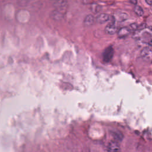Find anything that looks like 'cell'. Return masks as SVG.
Here are the masks:
<instances>
[{"label": "cell", "mask_w": 152, "mask_h": 152, "mask_svg": "<svg viewBox=\"0 0 152 152\" xmlns=\"http://www.w3.org/2000/svg\"><path fill=\"white\" fill-rule=\"evenodd\" d=\"M113 53H114V50L112 46L106 48L103 53V59L104 61L106 62L110 61L112 58L113 57Z\"/></svg>", "instance_id": "obj_1"}, {"label": "cell", "mask_w": 152, "mask_h": 152, "mask_svg": "<svg viewBox=\"0 0 152 152\" xmlns=\"http://www.w3.org/2000/svg\"><path fill=\"white\" fill-rule=\"evenodd\" d=\"M141 56L144 60L152 62V50L148 48H143L141 52Z\"/></svg>", "instance_id": "obj_2"}, {"label": "cell", "mask_w": 152, "mask_h": 152, "mask_svg": "<svg viewBox=\"0 0 152 152\" xmlns=\"http://www.w3.org/2000/svg\"><path fill=\"white\" fill-rule=\"evenodd\" d=\"M107 152H122L118 143L115 141H111L109 142L107 147Z\"/></svg>", "instance_id": "obj_3"}, {"label": "cell", "mask_w": 152, "mask_h": 152, "mask_svg": "<svg viewBox=\"0 0 152 152\" xmlns=\"http://www.w3.org/2000/svg\"><path fill=\"white\" fill-rule=\"evenodd\" d=\"M104 30L105 32L108 34H113L117 31V27L115 24L114 22H112L106 26Z\"/></svg>", "instance_id": "obj_4"}, {"label": "cell", "mask_w": 152, "mask_h": 152, "mask_svg": "<svg viewBox=\"0 0 152 152\" xmlns=\"http://www.w3.org/2000/svg\"><path fill=\"white\" fill-rule=\"evenodd\" d=\"M130 32H131V31L128 27H124L121 28L118 30V35L119 37L122 38V37L127 36L130 33Z\"/></svg>", "instance_id": "obj_5"}, {"label": "cell", "mask_w": 152, "mask_h": 152, "mask_svg": "<svg viewBox=\"0 0 152 152\" xmlns=\"http://www.w3.org/2000/svg\"><path fill=\"white\" fill-rule=\"evenodd\" d=\"M109 20V15L105 13H102L96 17V21L97 23L103 24L107 21Z\"/></svg>", "instance_id": "obj_6"}, {"label": "cell", "mask_w": 152, "mask_h": 152, "mask_svg": "<svg viewBox=\"0 0 152 152\" xmlns=\"http://www.w3.org/2000/svg\"><path fill=\"white\" fill-rule=\"evenodd\" d=\"M94 22V18L92 15H87L84 20V24L86 26H91Z\"/></svg>", "instance_id": "obj_7"}, {"label": "cell", "mask_w": 152, "mask_h": 152, "mask_svg": "<svg viewBox=\"0 0 152 152\" xmlns=\"http://www.w3.org/2000/svg\"><path fill=\"white\" fill-rule=\"evenodd\" d=\"M112 135L116 142L121 141L123 139V135L120 132H113L112 133Z\"/></svg>", "instance_id": "obj_8"}, {"label": "cell", "mask_w": 152, "mask_h": 152, "mask_svg": "<svg viewBox=\"0 0 152 152\" xmlns=\"http://www.w3.org/2000/svg\"><path fill=\"white\" fill-rule=\"evenodd\" d=\"M134 11L135 13L138 15V16H142L143 14V10L141 8V7L140 6H135L134 8Z\"/></svg>", "instance_id": "obj_9"}, {"label": "cell", "mask_w": 152, "mask_h": 152, "mask_svg": "<svg viewBox=\"0 0 152 152\" xmlns=\"http://www.w3.org/2000/svg\"><path fill=\"white\" fill-rule=\"evenodd\" d=\"M91 10H92L94 12H99V11L100 10L101 8H100V6H99V5L94 4H93V5H91Z\"/></svg>", "instance_id": "obj_10"}, {"label": "cell", "mask_w": 152, "mask_h": 152, "mask_svg": "<svg viewBox=\"0 0 152 152\" xmlns=\"http://www.w3.org/2000/svg\"><path fill=\"white\" fill-rule=\"evenodd\" d=\"M138 26L136 23H132V24H131L129 25V30H130L131 31H134L137 30Z\"/></svg>", "instance_id": "obj_11"}, {"label": "cell", "mask_w": 152, "mask_h": 152, "mask_svg": "<svg viewBox=\"0 0 152 152\" xmlns=\"http://www.w3.org/2000/svg\"><path fill=\"white\" fill-rule=\"evenodd\" d=\"M120 17V21H124V20H126L127 18H128V15L126 14V13H122L121 15H120V16H119Z\"/></svg>", "instance_id": "obj_12"}, {"label": "cell", "mask_w": 152, "mask_h": 152, "mask_svg": "<svg viewBox=\"0 0 152 152\" xmlns=\"http://www.w3.org/2000/svg\"><path fill=\"white\" fill-rule=\"evenodd\" d=\"M146 26H147V25H146L145 23H142V24H141V25H140V26H138L137 30H142L145 28H146Z\"/></svg>", "instance_id": "obj_13"}, {"label": "cell", "mask_w": 152, "mask_h": 152, "mask_svg": "<svg viewBox=\"0 0 152 152\" xmlns=\"http://www.w3.org/2000/svg\"><path fill=\"white\" fill-rule=\"evenodd\" d=\"M129 1H130V2L131 4H133L134 5L137 4V0H129Z\"/></svg>", "instance_id": "obj_14"}, {"label": "cell", "mask_w": 152, "mask_h": 152, "mask_svg": "<svg viewBox=\"0 0 152 152\" xmlns=\"http://www.w3.org/2000/svg\"><path fill=\"white\" fill-rule=\"evenodd\" d=\"M145 2L150 5H152V0H145Z\"/></svg>", "instance_id": "obj_15"}, {"label": "cell", "mask_w": 152, "mask_h": 152, "mask_svg": "<svg viewBox=\"0 0 152 152\" xmlns=\"http://www.w3.org/2000/svg\"><path fill=\"white\" fill-rule=\"evenodd\" d=\"M148 45H149L152 46V40H149V41H148Z\"/></svg>", "instance_id": "obj_16"}, {"label": "cell", "mask_w": 152, "mask_h": 152, "mask_svg": "<svg viewBox=\"0 0 152 152\" xmlns=\"http://www.w3.org/2000/svg\"><path fill=\"white\" fill-rule=\"evenodd\" d=\"M148 28L151 31H152V26H150V27H148Z\"/></svg>", "instance_id": "obj_17"}]
</instances>
